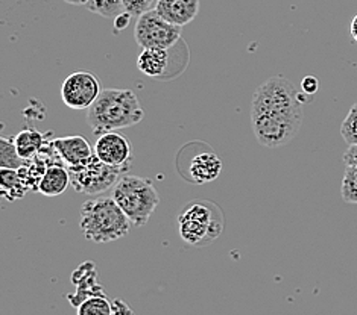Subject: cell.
<instances>
[{
  "label": "cell",
  "instance_id": "cell-1",
  "mask_svg": "<svg viewBox=\"0 0 357 315\" xmlns=\"http://www.w3.org/2000/svg\"><path fill=\"white\" fill-rule=\"evenodd\" d=\"M305 99L284 76L263 82L252 96L251 126L261 146L275 149L296 137Z\"/></svg>",
  "mask_w": 357,
  "mask_h": 315
},
{
  "label": "cell",
  "instance_id": "cell-2",
  "mask_svg": "<svg viewBox=\"0 0 357 315\" xmlns=\"http://www.w3.org/2000/svg\"><path fill=\"white\" fill-rule=\"evenodd\" d=\"M144 117L140 102L131 90H102L89 109L87 122L93 134H107L139 124Z\"/></svg>",
  "mask_w": 357,
  "mask_h": 315
},
{
  "label": "cell",
  "instance_id": "cell-3",
  "mask_svg": "<svg viewBox=\"0 0 357 315\" xmlns=\"http://www.w3.org/2000/svg\"><path fill=\"white\" fill-rule=\"evenodd\" d=\"M132 223L114 197H98L82 203L79 227L87 240L96 244L113 243L130 234Z\"/></svg>",
  "mask_w": 357,
  "mask_h": 315
},
{
  "label": "cell",
  "instance_id": "cell-4",
  "mask_svg": "<svg viewBox=\"0 0 357 315\" xmlns=\"http://www.w3.org/2000/svg\"><path fill=\"white\" fill-rule=\"evenodd\" d=\"M176 221L181 240L192 247L208 245L224 231L222 211L213 202L207 200L187 203Z\"/></svg>",
  "mask_w": 357,
  "mask_h": 315
},
{
  "label": "cell",
  "instance_id": "cell-5",
  "mask_svg": "<svg viewBox=\"0 0 357 315\" xmlns=\"http://www.w3.org/2000/svg\"><path fill=\"white\" fill-rule=\"evenodd\" d=\"M113 197L131 223L137 227L148 225L160 203L154 184L149 179L139 176L121 177L114 186Z\"/></svg>",
  "mask_w": 357,
  "mask_h": 315
},
{
  "label": "cell",
  "instance_id": "cell-6",
  "mask_svg": "<svg viewBox=\"0 0 357 315\" xmlns=\"http://www.w3.org/2000/svg\"><path fill=\"white\" fill-rule=\"evenodd\" d=\"M135 41L142 49H172L181 37V28L166 22L155 10L140 15L135 23Z\"/></svg>",
  "mask_w": 357,
  "mask_h": 315
},
{
  "label": "cell",
  "instance_id": "cell-7",
  "mask_svg": "<svg viewBox=\"0 0 357 315\" xmlns=\"http://www.w3.org/2000/svg\"><path fill=\"white\" fill-rule=\"evenodd\" d=\"M122 173V170L102 163L95 155L87 165L70 172V184L76 193L102 194L117 185Z\"/></svg>",
  "mask_w": 357,
  "mask_h": 315
},
{
  "label": "cell",
  "instance_id": "cell-8",
  "mask_svg": "<svg viewBox=\"0 0 357 315\" xmlns=\"http://www.w3.org/2000/svg\"><path fill=\"white\" fill-rule=\"evenodd\" d=\"M100 91V82L91 72H73L61 85V100L70 109H90Z\"/></svg>",
  "mask_w": 357,
  "mask_h": 315
},
{
  "label": "cell",
  "instance_id": "cell-9",
  "mask_svg": "<svg viewBox=\"0 0 357 315\" xmlns=\"http://www.w3.org/2000/svg\"><path fill=\"white\" fill-rule=\"evenodd\" d=\"M95 155L112 167L128 172L132 163L131 144L116 131L102 134L95 144Z\"/></svg>",
  "mask_w": 357,
  "mask_h": 315
},
{
  "label": "cell",
  "instance_id": "cell-10",
  "mask_svg": "<svg viewBox=\"0 0 357 315\" xmlns=\"http://www.w3.org/2000/svg\"><path fill=\"white\" fill-rule=\"evenodd\" d=\"M56 152L61 156L66 167L75 172L84 165H87L91 158L95 156V150L91 149L90 143L81 137V135H72V137H63L52 141Z\"/></svg>",
  "mask_w": 357,
  "mask_h": 315
},
{
  "label": "cell",
  "instance_id": "cell-11",
  "mask_svg": "<svg viewBox=\"0 0 357 315\" xmlns=\"http://www.w3.org/2000/svg\"><path fill=\"white\" fill-rule=\"evenodd\" d=\"M155 11L175 26H185L197 19L199 0H158Z\"/></svg>",
  "mask_w": 357,
  "mask_h": 315
},
{
  "label": "cell",
  "instance_id": "cell-12",
  "mask_svg": "<svg viewBox=\"0 0 357 315\" xmlns=\"http://www.w3.org/2000/svg\"><path fill=\"white\" fill-rule=\"evenodd\" d=\"M96 279H98V273H96L95 264L86 262L82 264V266H79V268L72 275V282L78 286L76 294L69 297L72 306H76V308H78L81 302L89 299L91 296H105L104 291H102L100 285L96 282Z\"/></svg>",
  "mask_w": 357,
  "mask_h": 315
},
{
  "label": "cell",
  "instance_id": "cell-13",
  "mask_svg": "<svg viewBox=\"0 0 357 315\" xmlns=\"http://www.w3.org/2000/svg\"><path fill=\"white\" fill-rule=\"evenodd\" d=\"M222 172V159L215 152H201L195 155L189 164V175L193 184L213 182Z\"/></svg>",
  "mask_w": 357,
  "mask_h": 315
},
{
  "label": "cell",
  "instance_id": "cell-14",
  "mask_svg": "<svg viewBox=\"0 0 357 315\" xmlns=\"http://www.w3.org/2000/svg\"><path fill=\"white\" fill-rule=\"evenodd\" d=\"M70 184V172L64 164H54L49 165L46 173L38 184L37 191L46 197H56L61 195Z\"/></svg>",
  "mask_w": 357,
  "mask_h": 315
},
{
  "label": "cell",
  "instance_id": "cell-15",
  "mask_svg": "<svg viewBox=\"0 0 357 315\" xmlns=\"http://www.w3.org/2000/svg\"><path fill=\"white\" fill-rule=\"evenodd\" d=\"M169 49L146 47L137 58V69L148 78H160L167 70Z\"/></svg>",
  "mask_w": 357,
  "mask_h": 315
},
{
  "label": "cell",
  "instance_id": "cell-16",
  "mask_svg": "<svg viewBox=\"0 0 357 315\" xmlns=\"http://www.w3.org/2000/svg\"><path fill=\"white\" fill-rule=\"evenodd\" d=\"M14 144L17 147V152L23 159H31L37 156L40 150L45 147L46 137L41 132L36 129H23L22 132L17 134L14 138Z\"/></svg>",
  "mask_w": 357,
  "mask_h": 315
},
{
  "label": "cell",
  "instance_id": "cell-17",
  "mask_svg": "<svg viewBox=\"0 0 357 315\" xmlns=\"http://www.w3.org/2000/svg\"><path fill=\"white\" fill-rule=\"evenodd\" d=\"M0 188H2L3 197L10 202L23 199L28 193V186L20 177L19 170L10 168L0 170Z\"/></svg>",
  "mask_w": 357,
  "mask_h": 315
},
{
  "label": "cell",
  "instance_id": "cell-18",
  "mask_svg": "<svg viewBox=\"0 0 357 315\" xmlns=\"http://www.w3.org/2000/svg\"><path fill=\"white\" fill-rule=\"evenodd\" d=\"M49 164L43 156H33L31 159H24L23 165L19 168V175L23 179L24 185L28 186V190H37L38 184L43 179Z\"/></svg>",
  "mask_w": 357,
  "mask_h": 315
},
{
  "label": "cell",
  "instance_id": "cell-19",
  "mask_svg": "<svg viewBox=\"0 0 357 315\" xmlns=\"http://www.w3.org/2000/svg\"><path fill=\"white\" fill-rule=\"evenodd\" d=\"M24 163V159L19 155L14 140L5 137L0 138V168L19 170Z\"/></svg>",
  "mask_w": 357,
  "mask_h": 315
},
{
  "label": "cell",
  "instance_id": "cell-20",
  "mask_svg": "<svg viewBox=\"0 0 357 315\" xmlns=\"http://www.w3.org/2000/svg\"><path fill=\"white\" fill-rule=\"evenodd\" d=\"M78 315H113V303L105 296H91L81 302Z\"/></svg>",
  "mask_w": 357,
  "mask_h": 315
},
{
  "label": "cell",
  "instance_id": "cell-21",
  "mask_svg": "<svg viewBox=\"0 0 357 315\" xmlns=\"http://www.w3.org/2000/svg\"><path fill=\"white\" fill-rule=\"evenodd\" d=\"M87 10L105 19H116L117 15L125 13L123 0H89Z\"/></svg>",
  "mask_w": 357,
  "mask_h": 315
},
{
  "label": "cell",
  "instance_id": "cell-22",
  "mask_svg": "<svg viewBox=\"0 0 357 315\" xmlns=\"http://www.w3.org/2000/svg\"><path fill=\"white\" fill-rule=\"evenodd\" d=\"M342 200L357 205V167L347 165L341 185Z\"/></svg>",
  "mask_w": 357,
  "mask_h": 315
},
{
  "label": "cell",
  "instance_id": "cell-23",
  "mask_svg": "<svg viewBox=\"0 0 357 315\" xmlns=\"http://www.w3.org/2000/svg\"><path fill=\"white\" fill-rule=\"evenodd\" d=\"M341 135L348 146L357 144V104H354L348 111V115L341 126Z\"/></svg>",
  "mask_w": 357,
  "mask_h": 315
},
{
  "label": "cell",
  "instance_id": "cell-24",
  "mask_svg": "<svg viewBox=\"0 0 357 315\" xmlns=\"http://www.w3.org/2000/svg\"><path fill=\"white\" fill-rule=\"evenodd\" d=\"M158 0H123V8L132 17H140L155 10Z\"/></svg>",
  "mask_w": 357,
  "mask_h": 315
},
{
  "label": "cell",
  "instance_id": "cell-25",
  "mask_svg": "<svg viewBox=\"0 0 357 315\" xmlns=\"http://www.w3.org/2000/svg\"><path fill=\"white\" fill-rule=\"evenodd\" d=\"M301 88L304 91V95L313 96L314 92L319 90V81L314 78V76H307L301 81Z\"/></svg>",
  "mask_w": 357,
  "mask_h": 315
},
{
  "label": "cell",
  "instance_id": "cell-26",
  "mask_svg": "<svg viewBox=\"0 0 357 315\" xmlns=\"http://www.w3.org/2000/svg\"><path fill=\"white\" fill-rule=\"evenodd\" d=\"M342 161L345 163V165L357 167V144L348 146L347 152L344 153V156H342Z\"/></svg>",
  "mask_w": 357,
  "mask_h": 315
},
{
  "label": "cell",
  "instance_id": "cell-27",
  "mask_svg": "<svg viewBox=\"0 0 357 315\" xmlns=\"http://www.w3.org/2000/svg\"><path fill=\"white\" fill-rule=\"evenodd\" d=\"M131 19H132V15H131L130 13H126V11L122 13L121 15H117L116 19H114V29H116V31L125 29V28L130 24Z\"/></svg>",
  "mask_w": 357,
  "mask_h": 315
},
{
  "label": "cell",
  "instance_id": "cell-28",
  "mask_svg": "<svg viewBox=\"0 0 357 315\" xmlns=\"http://www.w3.org/2000/svg\"><path fill=\"white\" fill-rule=\"evenodd\" d=\"M130 309L128 306H126L125 302H121V300H114L113 302V315H132V312H126L123 314V311Z\"/></svg>",
  "mask_w": 357,
  "mask_h": 315
},
{
  "label": "cell",
  "instance_id": "cell-29",
  "mask_svg": "<svg viewBox=\"0 0 357 315\" xmlns=\"http://www.w3.org/2000/svg\"><path fill=\"white\" fill-rule=\"evenodd\" d=\"M350 32H351V37H353V40L357 42V15H354V19L351 20V24H350Z\"/></svg>",
  "mask_w": 357,
  "mask_h": 315
},
{
  "label": "cell",
  "instance_id": "cell-30",
  "mask_svg": "<svg viewBox=\"0 0 357 315\" xmlns=\"http://www.w3.org/2000/svg\"><path fill=\"white\" fill-rule=\"evenodd\" d=\"M63 2L69 3V5H76V6H84L89 3V0H63Z\"/></svg>",
  "mask_w": 357,
  "mask_h": 315
}]
</instances>
